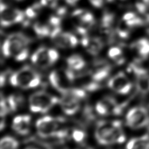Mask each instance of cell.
<instances>
[{"mask_svg":"<svg viewBox=\"0 0 149 149\" xmlns=\"http://www.w3.org/2000/svg\"><path fill=\"white\" fill-rule=\"evenodd\" d=\"M95 136L102 145L122 143L126 140L122 123L119 120L101 121L95 128Z\"/></svg>","mask_w":149,"mask_h":149,"instance_id":"6da1fadb","label":"cell"},{"mask_svg":"<svg viewBox=\"0 0 149 149\" xmlns=\"http://www.w3.org/2000/svg\"><path fill=\"white\" fill-rule=\"evenodd\" d=\"M10 83L24 89L37 87L41 83L40 74L29 66H25L13 73L9 78Z\"/></svg>","mask_w":149,"mask_h":149,"instance_id":"7a4b0ae2","label":"cell"},{"mask_svg":"<svg viewBox=\"0 0 149 149\" xmlns=\"http://www.w3.org/2000/svg\"><path fill=\"white\" fill-rule=\"evenodd\" d=\"M59 101L61 107L64 113L67 115H73L80 108V100L86 96V92L81 88L69 87L62 93Z\"/></svg>","mask_w":149,"mask_h":149,"instance_id":"3957f363","label":"cell"},{"mask_svg":"<svg viewBox=\"0 0 149 149\" xmlns=\"http://www.w3.org/2000/svg\"><path fill=\"white\" fill-rule=\"evenodd\" d=\"M31 40L22 33H15L8 36L4 41L2 47V51L6 57L15 58L27 46Z\"/></svg>","mask_w":149,"mask_h":149,"instance_id":"277c9868","label":"cell"},{"mask_svg":"<svg viewBox=\"0 0 149 149\" xmlns=\"http://www.w3.org/2000/svg\"><path fill=\"white\" fill-rule=\"evenodd\" d=\"M58 102V98L44 91L36 92L29 98L30 109L35 113L47 112Z\"/></svg>","mask_w":149,"mask_h":149,"instance_id":"5b68a950","label":"cell"},{"mask_svg":"<svg viewBox=\"0 0 149 149\" xmlns=\"http://www.w3.org/2000/svg\"><path fill=\"white\" fill-rule=\"evenodd\" d=\"M149 123V113L143 107H136L130 109L126 116V124L129 127L137 129L147 126Z\"/></svg>","mask_w":149,"mask_h":149,"instance_id":"8992f818","label":"cell"},{"mask_svg":"<svg viewBox=\"0 0 149 149\" xmlns=\"http://www.w3.org/2000/svg\"><path fill=\"white\" fill-rule=\"evenodd\" d=\"M59 119L47 116L39 119L36 124L38 134L42 138L56 137L59 131Z\"/></svg>","mask_w":149,"mask_h":149,"instance_id":"52a82bcc","label":"cell"},{"mask_svg":"<svg viewBox=\"0 0 149 149\" xmlns=\"http://www.w3.org/2000/svg\"><path fill=\"white\" fill-rule=\"evenodd\" d=\"M129 69L133 72L136 76L137 90L142 94L149 93V73L148 71L136 62L130 63Z\"/></svg>","mask_w":149,"mask_h":149,"instance_id":"ba28073f","label":"cell"},{"mask_svg":"<svg viewBox=\"0 0 149 149\" xmlns=\"http://www.w3.org/2000/svg\"><path fill=\"white\" fill-rule=\"evenodd\" d=\"M108 86L113 91L120 94H126L132 89V83L127 76L120 72L110 79Z\"/></svg>","mask_w":149,"mask_h":149,"instance_id":"9c48e42d","label":"cell"},{"mask_svg":"<svg viewBox=\"0 0 149 149\" xmlns=\"http://www.w3.org/2000/svg\"><path fill=\"white\" fill-rule=\"evenodd\" d=\"M131 49L137 55L135 62H140L146 59L149 56V40L142 38L133 42L131 44Z\"/></svg>","mask_w":149,"mask_h":149,"instance_id":"30bf717a","label":"cell"},{"mask_svg":"<svg viewBox=\"0 0 149 149\" xmlns=\"http://www.w3.org/2000/svg\"><path fill=\"white\" fill-rule=\"evenodd\" d=\"M48 51V49L44 47L38 48L31 57L33 63L41 68H46L52 65L49 59Z\"/></svg>","mask_w":149,"mask_h":149,"instance_id":"8fae6325","label":"cell"},{"mask_svg":"<svg viewBox=\"0 0 149 149\" xmlns=\"http://www.w3.org/2000/svg\"><path fill=\"white\" fill-rule=\"evenodd\" d=\"M31 118L29 115H19L16 116L12 122V127L13 130L17 133L25 135L30 130Z\"/></svg>","mask_w":149,"mask_h":149,"instance_id":"7c38bea8","label":"cell"},{"mask_svg":"<svg viewBox=\"0 0 149 149\" xmlns=\"http://www.w3.org/2000/svg\"><path fill=\"white\" fill-rule=\"evenodd\" d=\"M97 67L94 70L90 71L92 81L99 84L100 82L105 79L109 74L111 66L103 62H99L97 63Z\"/></svg>","mask_w":149,"mask_h":149,"instance_id":"4fadbf2b","label":"cell"},{"mask_svg":"<svg viewBox=\"0 0 149 149\" xmlns=\"http://www.w3.org/2000/svg\"><path fill=\"white\" fill-rule=\"evenodd\" d=\"M101 102L105 107L108 115H120L123 110L124 105L119 104L113 98L111 97H105Z\"/></svg>","mask_w":149,"mask_h":149,"instance_id":"5bb4252c","label":"cell"},{"mask_svg":"<svg viewBox=\"0 0 149 149\" xmlns=\"http://www.w3.org/2000/svg\"><path fill=\"white\" fill-rule=\"evenodd\" d=\"M1 26L6 27L15 23L14 9L9 8L5 4L1 2Z\"/></svg>","mask_w":149,"mask_h":149,"instance_id":"9a60e30c","label":"cell"},{"mask_svg":"<svg viewBox=\"0 0 149 149\" xmlns=\"http://www.w3.org/2000/svg\"><path fill=\"white\" fill-rule=\"evenodd\" d=\"M126 149H149V135L132 139L127 142Z\"/></svg>","mask_w":149,"mask_h":149,"instance_id":"2e32d148","label":"cell"},{"mask_svg":"<svg viewBox=\"0 0 149 149\" xmlns=\"http://www.w3.org/2000/svg\"><path fill=\"white\" fill-rule=\"evenodd\" d=\"M68 68L73 70H81L84 68L86 63L79 55H73L67 59Z\"/></svg>","mask_w":149,"mask_h":149,"instance_id":"e0dca14e","label":"cell"},{"mask_svg":"<svg viewBox=\"0 0 149 149\" xmlns=\"http://www.w3.org/2000/svg\"><path fill=\"white\" fill-rule=\"evenodd\" d=\"M103 47L102 41L99 38H93L90 40L88 45L86 47L87 52L93 55H97Z\"/></svg>","mask_w":149,"mask_h":149,"instance_id":"ac0fdd59","label":"cell"},{"mask_svg":"<svg viewBox=\"0 0 149 149\" xmlns=\"http://www.w3.org/2000/svg\"><path fill=\"white\" fill-rule=\"evenodd\" d=\"M7 103L10 110L16 111L19 109L23 104V97L19 94H12L7 99Z\"/></svg>","mask_w":149,"mask_h":149,"instance_id":"d6986e66","label":"cell"},{"mask_svg":"<svg viewBox=\"0 0 149 149\" xmlns=\"http://www.w3.org/2000/svg\"><path fill=\"white\" fill-rule=\"evenodd\" d=\"M108 56L118 65H122L125 61L121 49L117 47H112L109 49Z\"/></svg>","mask_w":149,"mask_h":149,"instance_id":"ffe728a7","label":"cell"},{"mask_svg":"<svg viewBox=\"0 0 149 149\" xmlns=\"http://www.w3.org/2000/svg\"><path fill=\"white\" fill-rule=\"evenodd\" d=\"M19 142L10 136L3 137L0 143V149H17Z\"/></svg>","mask_w":149,"mask_h":149,"instance_id":"44dd1931","label":"cell"},{"mask_svg":"<svg viewBox=\"0 0 149 149\" xmlns=\"http://www.w3.org/2000/svg\"><path fill=\"white\" fill-rule=\"evenodd\" d=\"M34 30L37 35L40 37H44L49 36L50 26L42 24L39 22H37L34 25Z\"/></svg>","mask_w":149,"mask_h":149,"instance_id":"7402d4cb","label":"cell"},{"mask_svg":"<svg viewBox=\"0 0 149 149\" xmlns=\"http://www.w3.org/2000/svg\"><path fill=\"white\" fill-rule=\"evenodd\" d=\"M114 20V15L111 13H105L101 19L102 24H106L112 26Z\"/></svg>","mask_w":149,"mask_h":149,"instance_id":"603a6c76","label":"cell"},{"mask_svg":"<svg viewBox=\"0 0 149 149\" xmlns=\"http://www.w3.org/2000/svg\"><path fill=\"white\" fill-rule=\"evenodd\" d=\"M1 116L2 118L3 116H5L9 112V107L8 106V104L7 103V101H5V100L3 98V97H1Z\"/></svg>","mask_w":149,"mask_h":149,"instance_id":"cb8c5ba5","label":"cell"},{"mask_svg":"<svg viewBox=\"0 0 149 149\" xmlns=\"http://www.w3.org/2000/svg\"><path fill=\"white\" fill-rule=\"evenodd\" d=\"M72 137L76 142H81L85 137V133L83 131L80 130H74L72 134Z\"/></svg>","mask_w":149,"mask_h":149,"instance_id":"d4e9b609","label":"cell"},{"mask_svg":"<svg viewBox=\"0 0 149 149\" xmlns=\"http://www.w3.org/2000/svg\"><path fill=\"white\" fill-rule=\"evenodd\" d=\"M48 56L51 63L53 64L55 63L59 58V54L58 52L54 49H48Z\"/></svg>","mask_w":149,"mask_h":149,"instance_id":"484cf974","label":"cell"},{"mask_svg":"<svg viewBox=\"0 0 149 149\" xmlns=\"http://www.w3.org/2000/svg\"><path fill=\"white\" fill-rule=\"evenodd\" d=\"M61 18L56 16H51L49 20V25L51 26H60Z\"/></svg>","mask_w":149,"mask_h":149,"instance_id":"4316f807","label":"cell"},{"mask_svg":"<svg viewBox=\"0 0 149 149\" xmlns=\"http://www.w3.org/2000/svg\"><path fill=\"white\" fill-rule=\"evenodd\" d=\"M25 13H26V15H27V16L29 18H34L37 15V13L35 12V10L33 9V8L32 7L27 8V9L26 10Z\"/></svg>","mask_w":149,"mask_h":149,"instance_id":"83f0119b","label":"cell"},{"mask_svg":"<svg viewBox=\"0 0 149 149\" xmlns=\"http://www.w3.org/2000/svg\"><path fill=\"white\" fill-rule=\"evenodd\" d=\"M69 42H70V47H74L78 44V40H77V38L71 33L70 34Z\"/></svg>","mask_w":149,"mask_h":149,"instance_id":"f1b7e54d","label":"cell"},{"mask_svg":"<svg viewBox=\"0 0 149 149\" xmlns=\"http://www.w3.org/2000/svg\"><path fill=\"white\" fill-rule=\"evenodd\" d=\"M136 16V14L133 12H127L123 16V21H127L129 20Z\"/></svg>","mask_w":149,"mask_h":149,"instance_id":"f546056e","label":"cell"},{"mask_svg":"<svg viewBox=\"0 0 149 149\" xmlns=\"http://www.w3.org/2000/svg\"><path fill=\"white\" fill-rule=\"evenodd\" d=\"M66 8L65 7L61 6L56 9V13L59 16L63 15L66 13Z\"/></svg>","mask_w":149,"mask_h":149,"instance_id":"4dcf8cb0","label":"cell"},{"mask_svg":"<svg viewBox=\"0 0 149 149\" xmlns=\"http://www.w3.org/2000/svg\"><path fill=\"white\" fill-rule=\"evenodd\" d=\"M41 3H34L31 7L33 8V9L35 10V12L38 13L39 12V11L41 9Z\"/></svg>","mask_w":149,"mask_h":149,"instance_id":"1f68e13d","label":"cell"},{"mask_svg":"<svg viewBox=\"0 0 149 149\" xmlns=\"http://www.w3.org/2000/svg\"><path fill=\"white\" fill-rule=\"evenodd\" d=\"M1 81H0V83H1V86L3 87V86L5 84V79H6V77H5V73H1Z\"/></svg>","mask_w":149,"mask_h":149,"instance_id":"d6a6232c","label":"cell"},{"mask_svg":"<svg viewBox=\"0 0 149 149\" xmlns=\"http://www.w3.org/2000/svg\"><path fill=\"white\" fill-rule=\"evenodd\" d=\"M78 0H66V2L70 5H74Z\"/></svg>","mask_w":149,"mask_h":149,"instance_id":"836d02e7","label":"cell"},{"mask_svg":"<svg viewBox=\"0 0 149 149\" xmlns=\"http://www.w3.org/2000/svg\"><path fill=\"white\" fill-rule=\"evenodd\" d=\"M76 149H93V148H91V147H88V146H83L79 147L77 148Z\"/></svg>","mask_w":149,"mask_h":149,"instance_id":"e575fe53","label":"cell"},{"mask_svg":"<svg viewBox=\"0 0 149 149\" xmlns=\"http://www.w3.org/2000/svg\"><path fill=\"white\" fill-rule=\"evenodd\" d=\"M4 126H5V122L2 120H1V130H2Z\"/></svg>","mask_w":149,"mask_h":149,"instance_id":"d590c367","label":"cell"},{"mask_svg":"<svg viewBox=\"0 0 149 149\" xmlns=\"http://www.w3.org/2000/svg\"><path fill=\"white\" fill-rule=\"evenodd\" d=\"M147 34H148V36H149V27L147 29Z\"/></svg>","mask_w":149,"mask_h":149,"instance_id":"8d00e7d4","label":"cell"},{"mask_svg":"<svg viewBox=\"0 0 149 149\" xmlns=\"http://www.w3.org/2000/svg\"><path fill=\"white\" fill-rule=\"evenodd\" d=\"M105 1H107V2H112L113 0H105Z\"/></svg>","mask_w":149,"mask_h":149,"instance_id":"74e56055","label":"cell"},{"mask_svg":"<svg viewBox=\"0 0 149 149\" xmlns=\"http://www.w3.org/2000/svg\"><path fill=\"white\" fill-rule=\"evenodd\" d=\"M17 1H20V0H17Z\"/></svg>","mask_w":149,"mask_h":149,"instance_id":"f35d334b","label":"cell"},{"mask_svg":"<svg viewBox=\"0 0 149 149\" xmlns=\"http://www.w3.org/2000/svg\"><path fill=\"white\" fill-rule=\"evenodd\" d=\"M30 149H33V148H30Z\"/></svg>","mask_w":149,"mask_h":149,"instance_id":"ab89813d","label":"cell"}]
</instances>
